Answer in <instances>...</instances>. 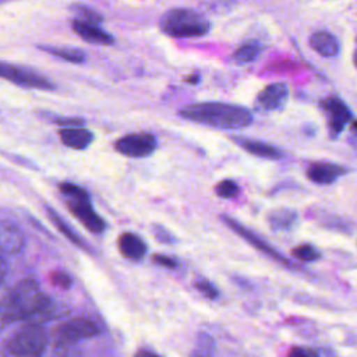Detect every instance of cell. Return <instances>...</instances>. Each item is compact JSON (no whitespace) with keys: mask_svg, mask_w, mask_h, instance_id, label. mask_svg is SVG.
Here are the masks:
<instances>
[{"mask_svg":"<svg viewBox=\"0 0 357 357\" xmlns=\"http://www.w3.org/2000/svg\"><path fill=\"white\" fill-rule=\"evenodd\" d=\"M52 282L63 289H67L71 284V279L66 272H53L52 273Z\"/></svg>","mask_w":357,"mask_h":357,"instance_id":"cell-30","label":"cell"},{"mask_svg":"<svg viewBox=\"0 0 357 357\" xmlns=\"http://www.w3.org/2000/svg\"><path fill=\"white\" fill-rule=\"evenodd\" d=\"M347 170L336 163H328V162H317L311 163L307 169V176L311 181L317 184H331L337 177L343 176Z\"/></svg>","mask_w":357,"mask_h":357,"instance_id":"cell-13","label":"cell"},{"mask_svg":"<svg viewBox=\"0 0 357 357\" xmlns=\"http://www.w3.org/2000/svg\"><path fill=\"white\" fill-rule=\"evenodd\" d=\"M297 220V213L291 209H275L268 215V222L273 230H289Z\"/></svg>","mask_w":357,"mask_h":357,"instance_id":"cell-19","label":"cell"},{"mask_svg":"<svg viewBox=\"0 0 357 357\" xmlns=\"http://www.w3.org/2000/svg\"><path fill=\"white\" fill-rule=\"evenodd\" d=\"M74 32L82 38L86 42L91 43H99V45H112L114 42L113 36L110 33H107L106 31H103L99 25L96 24H89V22H84V21H78L74 20L71 24Z\"/></svg>","mask_w":357,"mask_h":357,"instance_id":"cell-14","label":"cell"},{"mask_svg":"<svg viewBox=\"0 0 357 357\" xmlns=\"http://www.w3.org/2000/svg\"><path fill=\"white\" fill-rule=\"evenodd\" d=\"M61 142L73 149H85L93 141V134L82 127H64L59 131Z\"/></svg>","mask_w":357,"mask_h":357,"instance_id":"cell-15","label":"cell"},{"mask_svg":"<svg viewBox=\"0 0 357 357\" xmlns=\"http://www.w3.org/2000/svg\"><path fill=\"white\" fill-rule=\"evenodd\" d=\"M46 340V331L40 324H28L4 342L3 357H42Z\"/></svg>","mask_w":357,"mask_h":357,"instance_id":"cell-4","label":"cell"},{"mask_svg":"<svg viewBox=\"0 0 357 357\" xmlns=\"http://www.w3.org/2000/svg\"><path fill=\"white\" fill-rule=\"evenodd\" d=\"M60 191L67 197V198H81V197H86L88 192L78 187L77 184L73 183H61L60 184Z\"/></svg>","mask_w":357,"mask_h":357,"instance_id":"cell-27","label":"cell"},{"mask_svg":"<svg viewBox=\"0 0 357 357\" xmlns=\"http://www.w3.org/2000/svg\"><path fill=\"white\" fill-rule=\"evenodd\" d=\"M67 206L71 213L92 233H102L106 227L105 220L95 212L89 195L81 198H67Z\"/></svg>","mask_w":357,"mask_h":357,"instance_id":"cell-7","label":"cell"},{"mask_svg":"<svg viewBox=\"0 0 357 357\" xmlns=\"http://www.w3.org/2000/svg\"><path fill=\"white\" fill-rule=\"evenodd\" d=\"M153 262L165 266V268H169V269H174L177 268L178 262L173 258V257H167V255H160V254H155L153 255Z\"/></svg>","mask_w":357,"mask_h":357,"instance_id":"cell-29","label":"cell"},{"mask_svg":"<svg viewBox=\"0 0 357 357\" xmlns=\"http://www.w3.org/2000/svg\"><path fill=\"white\" fill-rule=\"evenodd\" d=\"M354 64H356V67H357V52H356V54H354Z\"/></svg>","mask_w":357,"mask_h":357,"instance_id":"cell-35","label":"cell"},{"mask_svg":"<svg viewBox=\"0 0 357 357\" xmlns=\"http://www.w3.org/2000/svg\"><path fill=\"white\" fill-rule=\"evenodd\" d=\"M159 26L162 32L173 38H195L209 32V21L199 13L190 8H172L166 11Z\"/></svg>","mask_w":357,"mask_h":357,"instance_id":"cell-3","label":"cell"},{"mask_svg":"<svg viewBox=\"0 0 357 357\" xmlns=\"http://www.w3.org/2000/svg\"><path fill=\"white\" fill-rule=\"evenodd\" d=\"M321 107L328 119L332 134H339L351 119V110L337 96H329L321 100Z\"/></svg>","mask_w":357,"mask_h":357,"instance_id":"cell-8","label":"cell"},{"mask_svg":"<svg viewBox=\"0 0 357 357\" xmlns=\"http://www.w3.org/2000/svg\"><path fill=\"white\" fill-rule=\"evenodd\" d=\"M291 255L307 262H312L321 258V252L311 244H301L291 250Z\"/></svg>","mask_w":357,"mask_h":357,"instance_id":"cell-24","label":"cell"},{"mask_svg":"<svg viewBox=\"0 0 357 357\" xmlns=\"http://www.w3.org/2000/svg\"><path fill=\"white\" fill-rule=\"evenodd\" d=\"M75 8H77V14H78V18H77L78 21H84V22H89V24H96V25L102 21V17L96 11H93V10H91L88 7L77 6Z\"/></svg>","mask_w":357,"mask_h":357,"instance_id":"cell-26","label":"cell"},{"mask_svg":"<svg viewBox=\"0 0 357 357\" xmlns=\"http://www.w3.org/2000/svg\"><path fill=\"white\" fill-rule=\"evenodd\" d=\"M289 357H318L317 351L308 347H293L289 353Z\"/></svg>","mask_w":357,"mask_h":357,"instance_id":"cell-31","label":"cell"},{"mask_svg":"<svg viewBox=\"0 0 357 357\" xmlns=\"http://www.w3.org/2000/svg\"><path fill=\"white\" fill-rule=\"evenodd\" d=\"M6 273H7V262L4 261V258L0 257V282L3 280Z\"/></svg>","mask_w":357,"mask_h":357,"instance_id":"cell-33","label":"cell"},{"mask_svg":"<svg viewBox=\"0 0 357 357\" xmlns=\"http://www.w3.org/2000/svg\"><path fill=\"white\" fill-rule=\"evenodd\" d=\"M289 88L284 82H273L265 86L257 96V106L262 110H279L286 105Z\"/></svg>","mask_w":357,"mask_h":357,"instance_id":"cell-10","label":"cell"},{"mask_svg":"<svg viewBox=\"0 0 357 357\" xmlns=\"http://www.w3.org/2000/svg\"><path fill=\"white\" fill-rule=\"evenodd\" d=\"M47 215H49V218H50V220L54 223V226L59 229V231L60 233H63L71 243H74V244H77V245H79V247H84L85 245V243L81 240V237L52 209V208H47Z\"/></svg>","mask_w":357,"mask_h":357,"instance_id":"cell-21","label":"cell"},{"mask_svg":"<svg viewBox=\"0 0 357 357\" xmlns=\"http://www.w3.org/2000/svg\"><path fill=\"white\" fill-rule=\"evenodd\" d=\"M180 116L216 128L240 130L251 124L252 113L238 105H229L220 102L192 103L180 110Z\"/></svg>","mask_w":357,"mask_h":357,"instance_id":"cell-2","label":"cell"},{"mask_svg":"<svg viewBox=\"0 0 357 357\" xmlns=\"http://www.w3.org/2000/svg\"><path fill=\"white\" fill-rule=\"evenodd\" d=\"M3 304L8 322L29 321V324H40L45 319L57 317L60 312V307L32 279L20 282L3 297Z\"/></svg>","mask_w":357,"mask_h":357,"instance_id":"cell-1","label":"cell"},{"mask_svg":"<svg viewBox=\"0 0 357 357\" xmlns=\"http://www.w3.org/2000/svg\"><path fill=\"white\" fill-rule=\"evenodd\" d=\"M43 49L52 53L53 56L70 63H82L85 60V53L79 49H73V47H43Z\"/></svg>","mask_w":357,"mask_h":357,"instance_id":"cell-22","label":"cell"},{"mask_svg":"<svg viewBox=\"0 0 357 357\" xmlns=\"http://www.w3.org/2000/svg\"><path fill=\"white\" fill-rule=\"evenodd\" d=\"M195 287H197V290L201 293V294H204L205 297H208V298H211V300H213V298H216L218 297V289L209 282V280H206V279H202V280H197L195 282Z\"/></svg>","mask_w":357,"mask_h":357,"instance_id":"cell-28","label":"cell"},{"mask_svg":"<svg viewBox=\"0 0 357 357\" xmlns=\"http://www.w3.org/2000/svg\"><path fill=\"white\" fill-rule=\"evenodd\" d=\"M98 332L99 329L92 321L86 318H74L59 328L56 339L78 343L82 339H89L95 336Z\"/></svg>","mask_w":357,"mask_h":357,"instance_id":"cell-9","label":"cell"},{"mask_svg":"<svg viewBox=\"0 0 357 357\" xmlns=\"http://www.w3.org/2000/svg\"><path fill=\"white\" fill-rule=\"evenodd\" d=\"M0 78H4L15 85L26 88H39V89H53V84L36 73L35 70L20 67L11 63L0 61Z\"/></svg>","mask_w":357,"mask_h":357,"instance_id":"cell-5","label":"cell"},{"mask_svg":"<svg viewBox=\"0 0 357 357\" xmlns=\"http://www.w3.org/2000/svg\"><path fill=\"white\" fill-rule=\"evenodd\" d=\"M114 148L121 155L130 158H144L155 151L156 138L151 132H132L119 138Z\"/></svg>","mask_w":357,"mask_h":357,"instance_id":"cell-6","label":"cell"},{"mask_svg":"<svg viewBox=\"0 0 357 357\" xmlns=\"http://www.w3.org/2000/svg\"><path fill=\"white\" fill-rule=\"evenodd\" d=\"M77 344L78 343H74V342L56 339L52 357H82L81 350L78 349Z\"/></svg>","mask_w":357,"mask_h":357,"instance_id":"cell-23","label":"cell"},{"mask_svg":"<svg viewBox=\"0 0 357 357\" xmlns=\"http://www.w3.org/2000/svg\"><path fill=\"white\" fill-rule=\"evenodd\" d=\"M119 250L128 259H141L146 252V244L139 236L126 231L119 237Z\"/></svg>","mask_w":357,"mask_h":357,"instance_id":"cell-16","label":"cell"},{"mask_svg":"<svg viewBox=\"0 0 357 357\" xmlns=\"http://www.w3.org/2000/svg\"><path fill=\"white\" fill-rule=\"evenodd\" d=\"M310 46L324 57H333L339 52L337 39L326 31L314 32L310 36Z\"/></svg>","mask_w":357,"mask_h":357,"instance_id":"cell-17","label":"cell"},{"mask_svg":"<svg viewBox=\"0 0 357 357\" xmlns=\"http://www.w3.org/2000/svg\"><path fill=\"white\" fill-rule=\"evenodd\" d=\"M24 247L22 231L8 220H0V257L18 254Z\"/></svg>","mask_w":357,"mask_h":357,"instance_id":"cell-12","label":"cell"},{"mask_svg":"<svg viewBox=\"0 0 357 357\" xmlns=\"http://www.w3.org/2000/svg\"><path fill=\"white\" fill-rule=\"evenodd\" d=\"M222 219L226 222V225H227L229 227H231L236 233H238V236H241L245 241H248L251 245H254L255 248H258V250L262 251L264 254L269 255L271 258H273L275 261H278V262H280V264L291 265L287 258H284L280 252H278L275 248H272L266 241H264L262 238H259L257 234H254L252 231H250L247 227H244V226L240 225L238 222H236V220H233L231 218H227V216H222Z\"/></svg>","mask_w":357,"mask_h":357,"instance_id":"cell-11","label":"cell"},{"mask_svg":"<svg viewBox=\"0 0 357 357\" xmlns=\"http://www.w3.org/2000/svg\"><path fill=\"white\" fill-rule=\"evenodd\" d=\"M134 357H159V356L153 351H149V350H139L134 354Z\"/></svg>","mask_w":357,"mask_h":357,"instance_id":"cell-32","label":"cell"},{"mask_svg":"<svg viewBox=\"0 0 357 357\" xmlns=\"http://www.w3.org/2000/svg\"><path fill=\"white\" fill-rule=\"evenodd\" d=\"M240 188L238 185L236 184V181L230 180V178H226V180H222L216 187H215V192L216 195H219L220 198H233L238 194Z\"/></svg>","mask_w":357,"mask_h":357,"instance_id":"cell-25","label":"cell"},{"mask_svg":"<svg viewBox=\"0 0 357 357\" xmlns=\"http://www.w3.org/2000/svg\"><path fill=\"white\" fill-rule=\"evenodd\" d=\"M261 50H262V46L259 45V42H257V40L245 42L234 50L233 60L237 64H245V63L254 61L258 57V54L261 53Z\"/></svg>","mask_w":357,"mask_h":357,"instance_id":"cell-20","label":"cell"},{"mask_svg":"<svg viewBox=\"0 0 357 357\" xmlns=\"http://www.w3.org/2000/svg\"><path fill=\"white\" fill-rule=\"evenodd\" d=\"M236 142L245 149L247 152L259 156V158H266V159H280L282 158V152L265 142L261 141H255V139H247V138H234Z\"/></svg>","mask_w":357,"mask_h":357,"instance_id":"cell-18","label":"cell"},{"mask_svg":"<svg viewBox=\"0 0 357 357\" xmlns=\"http://www.w3.org/2000/svg\"><path fill=\"white\" fill-rule=\"evenodd\" d=\"M198 78H199V75H198V74H192V75L187 77V78H185V81H187L188 84H195V82H198Z\"/></svg>","mask_w":357,"mask_h":357,"instance_id":"cell-34","label":"cell"}]
</instances>
